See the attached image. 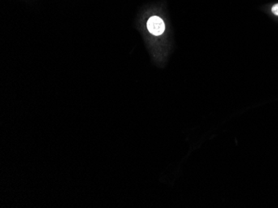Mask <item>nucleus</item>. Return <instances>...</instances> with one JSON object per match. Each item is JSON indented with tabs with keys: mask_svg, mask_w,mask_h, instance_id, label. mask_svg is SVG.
Wrapping results in <instances>:
<instances>
[{
	"mask_svg": "<svg viewBox=\"0 0 278 208\" xmlns=\"http://www.w3.org/2000/svg\"><path fill=\"white\" fill-rule=\"evenodd\" d=\"M147 29L152 34L155 36H159L163 34L165 31V24L161 18L158 16H153L150 18L147 21Z\"/></svg>",
	"mask_w": 278,
	"mask_h": 208,
	"instance_id": "obj_1",
	"label": "nucleus"
},
{
	"mask_svg": "<svg viewBox=\"0 0 278 208\" xmlns=\"http://www.w3.org/2000/svg\"><path fill=\"white\" fill-rule=\"evenodd\" d=\"M271 11L275 15L278 16V4L274 5L273 7L271 8Z\"/></svg>",
	"mask_w": 278,
	"mask_h": 208,
	"instance_id": "obj_2",
	"label": "nucleus"
}]
</instances>
